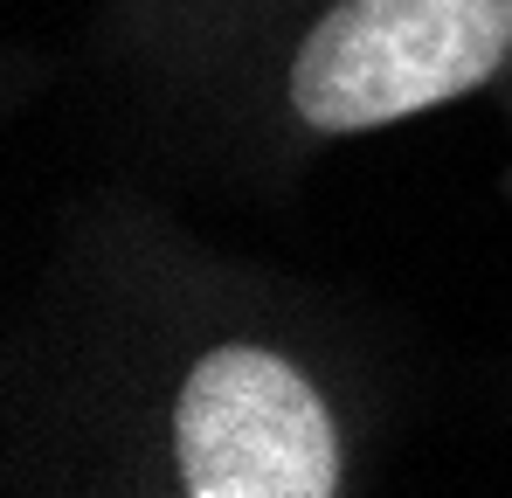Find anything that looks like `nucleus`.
I'll list each match as a JSON object with an SVG mask.
<instances>
[{
  "instance_id": "nucleus-3",
  "label": "nucleus",
  "mask_w": 512,
  "mask_h": 498,
  "mask_svg": "<svg viewBox=\"0 0 512 498\" xmlns=\"http://www.w3.org/2000/svg\"><path fill=\"white\" fill-rule=\"evenodd\" d=\"M298 0H111L104 35L153 70H215Z\"/></svg>"
},
{
  "instance_id": "nucleus-1",
  "label": "nucleus",
  "mask_w": 512,
  "mask_h": 498,
  "mask_svg": "<svg viewBox=\"0 0 512 498\" xmlns=\"http://www.w3.org/2000/svg\"><path fill=\"white\" fill-rule=\"evenodd\" d=\"M111 492L160 498H340L360 492V409L319 353L277 326H201L160 360L132 346L97 409Z\"/></svg>"
},
{
  "instance_id": "nucleus-2",
  "label": "nucleus",
  "mask_w": 512,
  "mask_h": 498,
  "mask_svg": "<svg viewBox=\"0 0 512 498\" xmlns=\"http://www.w3.org/2000/svg\"><path fill=\"white\" fill-rule=\"evenodd\" d=\"M512 70V0H298L208 83L263 153H312L464 104Z\"/></svg>"
}]
</instances>
